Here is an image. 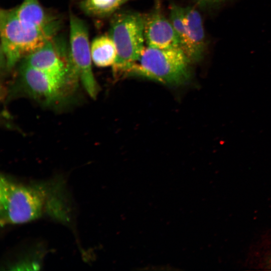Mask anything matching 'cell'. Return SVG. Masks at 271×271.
I'll return each instance as SVG.
<instances>
[{
	"label": "cell",
	"mask_w": 271,
	"mask_h": 271,
	"mask_svg": "<svg viewBox=\"0 0 271 271\" xmlns=\"http://www.w3.org/2000/svg\"><path fill=\"white\" fill-rule=\"evenodd\" d=\"M60 183L25 184L2 176L0 183L1 224L25 223L48 215L66 217L64 194Z\"/></svg>",
	"instance_id": "1"
},
{
	"label": "cell",
	"mask_w": 271,
	"mask_h": 271,
	"mask_svg": "<svg viewBox=\"0 0 271 271\" xmlns=\"http://www.w3.org/2000/svg\"><path fill=\"white\" fill-rule=\"evenodd\" d=\"M191 61L180 47L159 49L146 46L127 72L169 85L185 82Z\"/></svg>",
	"instance_id": "2"
},
{
	"label": "cell",
	"mask_w": 271,
	"mask_h": 271,
	"mask_svg": "<svg viewBox=\"0 0 271 271\" xmlns=\"http://www.w3.org/2000/svg\"><path fill=\"white\" fill-rule=\"evenodd\" d=\"M108 35L116 49V58L112 66L116 77L127 73L145 47L143 14L128 11L116 12L110 22Z\"/></svg>",
	"instance_id": "3"
},
{
	"label": "cell",
	"mask_w": 271,
	"mask_h": 271,
	"mask_svg": "<svg viewBox=\"0 0 271 271\" xmlns=\"http://www.w3.org/2000/svg\"><path fill=\"white\" fill-rule=\"evenodd\" d=\"M0 31L1 52L8 69L52 40L20 20L14 8L1 10Z\"/></svg>",
	"instance_id": "4"
},
{
	"label": "cell",
	"mask_w": 271,
	"mask_h": 271,
	"mask_svg": "<svg viewBox=\"0 0 271 271\" xmlns=\"http://www.w3.org/2000/svg\"><path fill=\"white\" fill-rule=\"evenodd\" d=\"M69 24V63L88 95L95 98L98 86L92 69L87 26L83 20L72 13L70 14Z\"/></svg>",
	"instance_id": "5"
},
{
	"label": "cell",
	"mask_w": 271,
	"mask_h": 271,
	"mask_svg": "<svg viewBox=\"0 0 271 271\" xmlns=\"http://www.w3.org/2000/svg\"><path fill=\"white\" fill-rule=\"evenodd\" d=\"M173 11L170 20L180 41V46L192 62L199 61L205 48V35L200 13L193 7Z\"/></svg>",
	"instance_id": "6"
},
{
	"label": "cell",
	"mask_w": 271,
	"mask_h": 271,
	"mask_svg": "<svg viewBox=\"0 0 271 271\" xmlns=\"http://www.w3.org/2000/svg\"><path fill=\"white\" fill-rule=\"evenodd\" d=\"M23 91L33 98L52 104L65 98L75 86L23 63L19 72Z\"/></svg>",
	"instance_id": "7"
},
{
	"label": "cell",
	"mask_w": 271,
	"mask_h": 271,
	"mask_svg": "<svg viewBox=\"0 0 271 271\" xmlns=\"http://www.w3.org/2000/svg\"><path fill=\"white\" fill-rule=\"evenodd\" d=\"M23 62L75 86L79 79L71 66L68 57L64 58L60 54L52 40L26 57Z\"/></svg>",
	"instance_id": "8"
},
{
	"label": "cell",
	"mask_w": 271,
	"mask_h": 271,
	"mask_svg": "<svg viewBox=\"0 0 271 271\" xmlns=\"http://www.w3.org/2000/svg\"><path fill=\"white\" fill-rule=\"evenodd\" d=\"M143 15L147 46L159 49L180 47L178 37L170 19L160 9L156 7Z\"/></svg>",
	"instance_id": "9"
},
{
	"label": "cell",
	"mask_w": 271,
	"mask_h": 271,
	"mask_svg": "<svg viewBox=\"0 0 271 271\" xmlns=\"http://www.w3.org/2000/svg\"><path fill=\"white\" fill-rule=\"evenodd\" d=\"M14 10L20 20L39 30L50 39L60 29V18L46 10L39 0H23Z\"/></svg>",
	"instance_id": "10"
},
{
	"label": "cell",
	"mask_w": 271,
	"mask_h": 271,
	"mask_svg": "<svg viewBox=\"0 0 271 271\" xmlns=\"http://www.w3.org/2000/svg\"><path fill=\"white\" fill-rule=\"evenodd\" d=\"M90 52L93 63L100 67L112 66L116 58V49L109 35L95 38L90 44Z\"/></svg>",
	"instance_id": "11"
},
{
	"label": "cell",
	"mask_w": 271,
	"mask_h": 271,
	"mask_svg": "<svg viewBox=\"0 0 271 271\" xmlns=\"http://www.w3.org/2000/svg\"><path fill=\"white\" fill-rule=\"evenodd\" d=\"M130 0H82L80 8L86 15L97 18L112 16L121 6Z\"/></svg>",
	"instance_id": "12"
},
{
	"label": "cell",
	"mask_w": 271,
	"mask_h": 271,
	"mask_svg": "<svg viewBox=\"0 0 271 271\" xmlns=\"http://www.w3.org/2000/svg\"><path fill=\"white\" fill-rule=\"evenodd\" d=\"M143 269L142 270H176L177 268L175 267L172 265L170 264H153V265H148L147 266H144L142 267Z\"/></svg>",
	"instance_id": "13"
},
{
	"label": "cell",
	"mask_w": 271,
	"mask_h": 271,
	"mask_svg": "<svg viewBox=\"0 0 271 271\" xmlns=\"http://www.w3.org/2000/svg\"><path fill=\"white\" fill-rule=\"evenodd\" d=\"M194 2H196L197 3H198L199 4H209V3H216L222 0H193Z\"/></svg>",
	"instance_id": "14"
}]
</instances>
